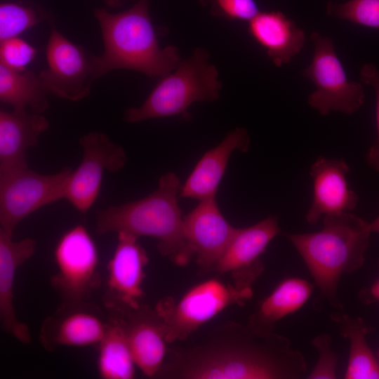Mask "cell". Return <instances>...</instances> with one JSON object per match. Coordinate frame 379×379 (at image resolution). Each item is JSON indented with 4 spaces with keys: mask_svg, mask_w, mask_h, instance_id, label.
Returning a JSON list of instances; mask_svg holds the SVG:
<instances>
[{
    "mask_svg": "<svg viewBox=\"0 0 379 379\" xmlns=\"http://www.w3.org/2000/svg\"><path fill=\"white\" fill-rule=\"evenodd\" d=\"M306 372L305 357L286 337L226 321L195 343L168 347L155 378L299 379Z\"/></svg>",
    "mask_w": 379,
    "mask_h": 379,
    "instance_id": "obj_1",
    "label": "cell"
},
{
    "mask_svg": "<svg viewBox=\"0 0 379 379\" xmlns=\"http://www.w3.org/2000/svg\"><path fill=\"white\" fill-rule=\"evenodd\" d=\"M94 16L104 44L103 53L93 58L96 79L120 69L135 70L149 77H164L181 61L176 47L159 46L148 0H138L117 13L95 8Z\"/></svg>",
    "mask_w": 379,
    "mask_h": 379,
    "instance_id": "obj_2",
    "label": "cell"
},
{
    "mask_svg": "<svg viewBox=\"0 0 379 379\" xmlns=\"http://www.w3.org/2000/svg\"><path fill=\"white\" fill-rule=\"evenodd\" d=\"M371 233L369 222L347 212L323 216L318 232L284 234L301 256L321 295L342 310L340 279L363 266Z\"/></svg>",
    "mask_w": 379,
    "mask_h": 379,
    "instance_id": "obj_3",
    "label": "cell"
},
{
    "mask_svg": "<svg viewBox=\"0 0 379 379\" xmlns=\"http://www.w3.org/2000/svg\"><path fill=\"white\" fill-rule=\"evenodd\" d=\"M182 185L174 173L162 175L156 190L142 199L110 206L100 211L95 231L124 232L136 237L157 239L161 255L178 266H185L194 257L185 237L183 217L178 205Z\"/></svg>",
    "mask_w": 379,
    "mask_h": 379,
    "instance_id": "obj_4",
    "label": "cell"
},
{
    "mask_svg": "<svg viewBox=\"0 0 379 379\" xmlns=\"http://www.w3.org/2000/svg\"><path fill=\"white\" fill-rule=\"evenodd\" d=\"M209 53L197 48L181 60L175 70L164 77L140 107H131L124 120L135 123L154 118L188 115L187 109L197 101L218 99L222 83L216 67L209 62Z\"/></svg>",
    "mask_w": 379,
    "mask_h": 379,
    "instance_id": "obj_5",
    "label": "cell"
},
{
    "mask_svg": "<svg viewBox=\"0 0 379 379\" xmlns=\"http://www.w3.org/2000/svg\"><path fill=\"white\" fill-rule=\"evenodd\" d=\"M253 290H242L232 282L211 278L190 288L180 298L159 299L154 309L161 317L167 343L185 342L200 326L231 305L243 306Z\"/></svg>",
    "mask_w": 379,
    "mask_h": 379,
    "instance_id": "obj_6",
    "label": "cell"
},
{
    "mask_svg": "<svg viewBox=\"0 0 379 379\" xmlns=\"http://www.w3.org/2000/svg\"><path fill=\"white\" fill-rule=\"evenodd\" d=\"M310 39L314 45L312 59L302 72L316 87L307 98L309 105L322 116L333 112L354 113L364 102L362 84L347 79L331 38L314 32Z\"/></svg>",
    "mask_w": 379,
    "mask_h": 379,
    "instance_id": "obj_7",
    "label": "cell"
},
{
    "mask_svg": "<svg viewBox=\"0 0 379 379\" xmlns=\"http://www.w3.org/2000/svg\"><path fill=\"white\" fill-rule=\"evenodd\" d=\"M57 272L51 283L62 304L88 301L101 284L99 253L88 231L77 225L65 232L54 249Z\"/></svg>",
    "mask_w": 379,
    "mask_h": 379,
    "instance_id": "obj_8",
    "label": "cell"
},
{
    "mask_svg": "<svg viewBox=\"0 0 379 379\" xmlns=\"http://www.w3.org/2000/svg\"><path fill=\"white\" fill-rule=\"evenodd\" d=\"M72 171L41 174L28 167L0 172L1 230L13 235L16 226L41 207L64 199Z\"/></svg>",
    "mask_w": 379,
    "mask_h": 379,
    "instance_id": "obj_9",
    "label": "cell"
},
{
    "mask_svg": "<svg viewBox=\"0 0 379 379\" xmlns=\"http://www.w3.org/2000/svg\"><path fill=\"white\" fill-rule=\"evenodd\" d=\"M46 56L47 68L39 77L48 93L71 101L91 93L95 75L94 55L62 35L51 22Z\"/></svg>",
    "mask_w": 379,
    "mask_h": 379,
    "instance_id": "obj_10",
    "label": "cell"
},
{
    "mask_svg": "<svg viewBox=\"0 0 379 379\" xmlns=\"http://www.w3.org/2000/svg\"><path fill=\"white\" fill-rule=\"evenodd\" d=\"M83 157L67 182L64 199L79 213L85 214L95 201L105 171L117 172L126 163L124 149L107 135L91 132L79 139Z\"/></svg>",
    "mask_w": 379,
    "mask_h": 379,
    "instance_id": "obj_11",
    "label": "cell"
},
{
    "mask_svg": "<svg viewBox=\"0 0 379 379\" xmlns=\"http://www.w3.org/2000/svg\"><path fill=\"white\" fill-rule=\"evenodd\" d=\"M114 252L107 264L103 303L109 312L125 313L140 307L149 258L138 237L119 232Z\"/></svg>",
    "mask_w": 379,
    "mask_h": 379,
    "instance_id": "obj_12",
    "label": "cell"
},
{
    "mask_svg": "<svg viewBox=\"0 0 379 379\" xmlns=\"http://www.w3.org/2000/svg\"><path fill=\"white\" fill-rule=\"evenodd\" d=\"M280 232L278 218L273 215L250 227L238 228L215 272L218 275L230 273L236 287L253 290L265 269L261 256Z\"/></svg>",
    "mask_w": 379,
    "mask_h": 379,
    "instance_id": "obj_13",
    "label": "cell"
},
{
    "mask_svg": "<svg viewBox=\"0 0 379 379\" xmlns=\"http://www.w3.org/2000/svg\"><path fill=\"white\" fill-rule=\"evenodd\" d=\"M107 322L108 317L91 302L61 303L55 314L44 321L39 340L48 351L61 346L98 345L105 333Z\"/></svg>",
    "mask_w": 379,
    "mask_h": 379,
    "instance_id": "obj_14",
    "label": "cell"
},
{
    "mask_svg": "<svg viewBox=\"0 0 379 379\" xmlns=\"http://www.w3.org/2000/svg\"><path fill=\"white\" fill-rule=\"evenodd\" d=\"M183 226L200 274L215 272L238 228L222 215L215 197L201 200L183 217Z\"/></svg>",
    "mask_w": 379,
    "mask_h": 379,
    "instance_id": "obj_15",
    "label": "cell"
},
{
    "mask_svg": "<svg viewBox=\"0 0 379 379\" xmlns=\"http://www.w3.org/2000/svg\"><path fill=\"white\" fill-rule=\"evenodd\" d=\"M350 166L343 159L319 157L312 164L310 174L312 180V204L305 220L316 225L323 216L350 212L357 205V194L350 188L347 175Z\"/></svg>",
    "mask_w": 379,
    "mask_h": 379,
    "instance_id": "obj_16",
    "label": "cell"
},
{
    "mask_svg": "<svg viewBox=\"0 0 379 379\" xmlns=\"http://www.w3.org/2000/svg\"><path fill=\"white\" fill-rule=\"evenodd\" d=\"M136 366L149 378H155L167 352L166 330L156 310L142 304L122 314Z\"/></svg>",
    "mask_w": 379,
    "mask_h": 379,
    "instance_id": "obj_17",
    "label": "cell"
},
{
    "mask_svg": "<svg viewBox=\"0 0 379 379\" xmlns=\"http://www.w3.org/2000/svg\"><path fill=\"white\" fill-rule=\"evenodd\" d=\"M36 244L32 238L14 241L13 235L0 229L1 325L4 331L23 344L30 343L32 337L28 326L16 317L13 286L18 268L35 253Z\"/></svg>",
    "mask_w": 379,
    "mask_h": 379,
    "instance_id": "obj_18",
    "label": "cell"
},
{
    "mask_svg": "<svg viewBox=\"0 0 379 379\" xmlns=\"http://www.w3.org/2000/svg\"><path fill=\"white\" fill-rule=\"evenodd\" d=\"M250 136L244 128H236L216 147L207 151L182 185L180 197L199 201L215 197L231 155L249 149Z\"/></svg>",
    "mask_w": 379,
    "mask_h": 379,
    "instance_id": "obj_19",
    "label": "cell"
},
{
    "mask_svg": "<svg viewBox=\"0 0 379 379\" xmlns=\"http://www.w3.org/2000/svg\"><path fill=\"white\" fill-rule=\"evenodd\" d=\"M49 127L41 113L0 111V172L27 168L26 152Z\"/></svg>",
    "mask_w": 379,
    "mask_h": 379,
    "instance_id": "obj_20",
    "label": "cell"
},
{
    "mask_svg": "<svg viewBox=\"0 0 379 379\" xmlns=\"http://www.w3.org/2000/svg\"><path fill=\"white\" fill-rule=\"evenodd\" d=\"M248 32L277 67L289 63L305 41L304 31L279 11H260L248 22Z\"/></svg>",
    "mask_w": 379,
    "mask_h": 379,
    "instance_id": "obj_21",
    "label": "cell"
},
{
    "mask_svg": "<svg viewBox=\"0 0 379 379\" xmlns=\"http://www.w3.org/2000/svg\"><path fill=\"white\" fill-rule=\"evenodd\" d=\"M314 286L299 277L284 279L260 302L247 324L260 332H274L277 321L297 312L306 303Z\"/></svg>",
    "mask_w": 379,
    "mask_h": 379,
    "instance_id": "obj_22",
    "label": "cell"
},
{
    "mask_svg": "<svg viewBox=\"0 0 379 379\" xmlns=\"http://www.w3.org/2000/svg\"><path fill=\"white\" fill-rule=\"evenodd\" d=\"M98 345L97 367L103 379H133L136 366L129 345L124 316L109 312L105 333Z\"/></svg>",
    "mask_w": 379,
    "mask_h": 379,
    "instance_id": "obj_23",
    "label": "cell"
},
{
    "mask_svg": "<svg viewBox=\"0 0 379 379\" xmlns=\"http://www.w3.org/2000/svg\"><path fill=\"white\" fill-rule=\"evenodd\" d=\"M331 319L340 334L348 339L350 352L345 379H379V361L366 341L368 328L360 317L332 313Z\"/></svg>",
    "mask_w": 379,
    "mask_h": 379,
    "instance_id": "obj_24",
    "label": "cell"
},
{
    "mask_svg": "<svg viewBox=\"0 0 379 379\" xmlns=\"http://www.w3.org/2000/svg\"><path fill=\"white\" fill-rule=\"evenodd\" d=\"M48 93L39 74L16 71L0 64L1 102L13 109L29 107L33 112L42 113L48 107Z\"/></svg>",
    "mask_w": 379,
    "mask_h": 379,
    "instance_id": "obj_25",
    "label": "cell"
},
{
    "mask_svg": "<svg viewBox=\"0 0 379 379\" xmlns=\"http://www.w3.org/2000/svg\"><path fill=\"white\" fill-rule=\"evenodd\" d=\"M326 13L332 18L379 29V0L329 1Z\"/></svg>",
    "mask_w": 379,
    "mask_h": 379,
    "instance_id": "obj_26",
    "label": "cell"
},
{
    "mask_svg": "<svg viewBox=\"0 0 379 379\" xmlns=\"http://www.w3.org/2000/svg\"><path fill=\"white\" fill-rule=\"evenodd\" d=\"M44 13L32 6L15 3L0 5V41L18 35L40 22Z\"/></svg>",
    "mask_w": 379,
    "mask_h": 379,
    "instance_id": "obj_27",
    "label": "cell"
},
{
    "mask_svg": "<svg viewBox=\"0 0 379 379\" xmlns=\"http://www.w3.org/2000/svg\"><path fill=\"white\" fill-rule=\"evenodd\" d=\"M210 13L228 20L249 22L259 12L255 0H198Z\"/></svg>",
    "mask_w": 379,
    "mask_h": 379,
    "instance_id": "obj_28",
    "label": "cell"
},
{
    "mask_svg": "<svg viewBox=\"0 0 379 379\" xmlns=\"http://www.w3.org/2000/svg\"><path fill=\"white\" fill-rule=\"evenodd\" d=\"M312 345L318 353L317 361L307 377L309 379H335L338 355L332 347V339L327 333L316 336Z\"/></svg>",
    "mask_w": 379,
    "mask_h": 379,
    "instance_id": "obj_29",
    "label": "cell"
},
{
    "mask_svg": "<svg viewBox=\"0 0 379 379\" xmlns=\"http://www.w3.org/2000/svg\"><path fill=\"white\" fill-rule=\"evenodd\" d=\"M35 55L34 47L18 36L0 41V64L12 69L25 71Z\"/></svg>",
    "mask_w": 379,
    "mask_h": 379,
    "instance_id": "obj_30",
    "label": "cell"
},
{
    "mask_svg": "<svg viewBox=\"0 0 379 379\" xmlns=\"http://www.w3.org/2000/svg\"><path fill=\"white\" fill-rule=\"evenodd\" d=\"M359 74L361 81L373 88L375 97L377 138L366 153V162L379 173V70L373 64L366 63L361 67Z\"/></svg>",
    "mask_w": 379,
    "mask_h": 379,
    "instance_id": "obj_31",
    "label": "cell"
},
{
    "mask_svg": "<svg viewBox=\"0 0 379 379\" xmlns=\"http://www.w3.org/2000/svg\"><path fill=\"white\" fill-rule=\"evenodd\" d=\"M358 298L365 305L379 302V274L372 283L360 290Z\"/></svg>",
    "mask_w": 379,
    "mask_h": 379,
    "instance_id": "obj_32",
    "label": "cell"
},
{
    "mask_svg": "<svg viewBox=\"0 0 379 379\" xmlns=\"http://www.w3.org/2000/svg\"><path fill=\"white\" fill-rule=\"evenodd\" d=\"M369 227L371 232L379 233V215L371 222H369Z\"/></svg>",
    "mask_w": 379,
    "mask_h": 379,
    "instance_id": "obj_33",
    "label": "cell"
},
{
    "mask_svg": "<svg viewBox=\"0 0 379 379\" xmlns=\"http://www.w3.org/2000/svg\"><path fill=\"white\" fill-rule=\"evenodd\" d=\"M107 5L112 7L120 6L124 4L126 0H103Z\"/></svg>",
    "mask_w": 379,
    "mask_h": 379,
    "instance_id": "obj_34",
    "label": "cell"
},
{
    "mask_svg": "<svg viewBox=\"0 0 379 379\" xmlns=\"http://www.w3.org/2000/svg\"><path fill=\"white\" fill-rule=\"evenodd\" d=\"M377 358H378V359L379 361V350H378V354H377Z\"/></svg>",
    "mask_w": 379,
    "mask_h": 379,
    "instance_id": "obj_35",
    "label": "cell"
}]
</instances>
